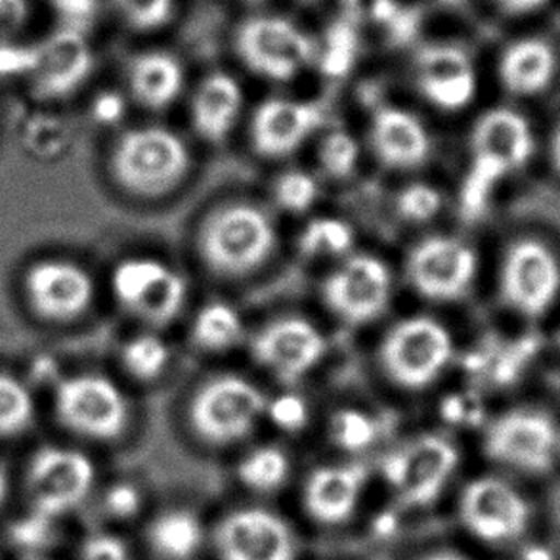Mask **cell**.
Here are the masks:
<instances>
[{
	"mask_svg": "<svg viewBox=\"0 0 560 560\" xmlns=\"http://www.w3.org/2000/svg\"><path fill=\"white\" fill-rule=\"evenodd\" d=\"M94 114L102 122H115L121 119L125 114V102L119 94L115 92H106L104 96H100L94 104Z\"/></svg>",
	"mask_w": 560,
	"mask_h": 560,
	"instance_id": "7dc6e473",
	"label": "cell"
},
{
	"mask_svg": "<svg viewBox=\"0 0 560 560\" xmlns=\"http://www.w3.org/2000/svg\"><path fill=\"white\" fill-rule=\"evenodd\" d=\"M148 546L163 560H191L207 541L205 524L191 509H168L145 530Z\"/></svg>",
	"mask_w": 560,
	"mask_h": 560,
	"instance_id": "4316f807",
	"label": "cell"
},
{
	"mask_svg": "<svg viewBox=\"0 0 560 560\" xmlns=\"http://www.w3.org/2000/svg\"><path fill=\"white\" fill-rule=\"evenodd\" d=\"M135 30H158L171 20L173 0H115Z\"/></svg>",
	"mask_w": 560,
	"mask_h": 560,
	"instance_id": "ab89813d",
	"label": "cell"
},
{
	"mask_svg": "<svg viewBox=\"0 0 560 560\" xmlns=\"http://www.w3.org/2000/svg\"><path fill=\"white\" fill-rule=\"evenodd\" d=\"M447 2H455V0H447Z\"/></svg>",
	"mask_w": 560,
	"mask_h": 560,
	"instance_id": "db71d44e",
	"label": "cell"
},
{
	"mask_svg": "<svg viewBox=\"0 0 560 560\" xmlns=\"http://www.w3.org/2000/svg\"><path fill=\"white\" fill-rule=\"evenodd\" d=\"M354 243L352 228L339 219H316L306 224L299 237L304 257H341Z\"/></svg>",
	"mask_w": 560,
	"mask_h": 560,
	"instance_id": "1f68e13d",
	"label": "cell"
},
{
	"mask_svg": "<svg viewBox=\"0 0 560 560\" xmlns=\"http://www.w3.org/2000/svg\"><path fill=\"white\" fill-rule=\"evenodd\" d=\"M20 560H48L45 557H22Z\"/></svg>",
	"mask_w": 560,
	"mask_h": 560,
	"instance_id": "816d5d0a",
	"label": "cell"
},
{
	"mask_svg": "<svg viewBox=\"0 0 560 560\" xmlns=\"http://www.w3.org/2000/svg\"><path fill=\"white\" fill-rule=\"evenodd\" d=\"M22 295L31 314L48 326H71L86 316L96 299L91 272L75 260H33L22 276Z\"/></svg>",
	"mask_w": 560,
	"mask_h": 560,
	"instance_id": "30bf717a",
	"label": "cell"
},
{
	"mask_svg": "<svg viewBox=\"0 0 560 560\" xmlns=\"http://www.w3.org/2000/svg\"><path fill=\"white\" fill-rule=\"evenodd\" d=\"M350 23L370 22L383 25L394 45H406L416 37L421 12L401 7L398 0H342Z\"/></svg>",
	"mask_w": 560,
	"mask_h": 560,
	"instance_id": "83f0119b",
	"label": "cell"
},
{
	"mask_svg": "<svg viewBox=\"0 0 560 560\" xmlns=\"http://www.w3.org/2000/svg\"><path fill=\"white\" fill-rule=\"evenodd\" d=\"M191 339L199 349L209 350V352H224L242 341V318L230 304H205L194 319Z\"/></svg>",
	"mask_w": 560,
	"mask_h": 560,
	"instance_id": "f1b7e54d",
	"label": "cell"
},
{
	"mask_svg": "<svg viewBox=\"0 0 560 560\" xmlns=\"http://www.w3.org/2000/svg\"><path fill=\"white\" fill-rule=\"evenodd\" d=\"M459 467L454 442L440 434H423L396 450L383 462V477L401 508L424 509L442 498Z\"/></svg>",
	"mask_w": 560,
	"mask_h": 560,
	"instance_id": "8fae6325",
	"label": "cell"
},
{
	"mask_svg": "<svg viewBox=\"0 0 560 560\" xmlns=\"http://www.w3.org/2000/svg\"><path fill=\"white\" fill-rule=\"evenodd\" d=\"M235 472L247 490L272 493L288 482L291 463L280 447L260 446L243 457Z\"/></svg>",
	"mask_w": 560,
	"mask_h": 560,
	"instance_id": "f546056e",
	"label": "cell"
},
{
	"mask_svg": "<svg viewBox=\"0 0 560 560\" xmlns=\"http://www.w3.org/2000/svg\"><path fill=\"white\" fill-rule=\"evenodd\" d=\"M114 295L125 311L153 326H165L183 311L186 281L153 258H125L112 273Z\"/></svg>",
	"mask_w": 560,
	"mask_h": 560,
	"instance_id": "5bb4252c",
	"label": "cell"
},
{
	"mask_svg": "<svg viewBox=\"0 0 560 560\" xmlns=\"http://www.w3.org/2000/svg\"><path fill=\"white\" fill-rule=\"evenodd\" d=\"M324 125V109L311 102L268 100L257 107L250 140L258 155L278 160L296 152Z\"/></svg>",
	"mask_w": 560,
	"mask_h": 560,
	"instance_id": "7402d4cb",
	"label": "cell"
},
{
	"mask_svg": "<svg viewBox=\"0 0 560 560\" xmlns=\"http://www.w3.org/2000/svg\"><path fill=\"white\" fill-rule=\"evenodd\" d=\"M326 337L303 318H281L262 327L253 339L258 364L283 381H296L326 357Z\"/></svg>",
	"mask_w": 560,
	"mask_h": 560,
	"instance_id": "ffe728a7",
	"label": "cell"
},
{
	"mask_svg": "<svg viewBox=\"0 0 560 560\" xmlns=\"http://www.w3.org/2000/svg\"><path fill=\"white\" fill-rule=\"evenodd\" d=\"M454 357V339L439 319L413 316L385 335L378 358L396 385L419 390L442 375Z\"/></svg>",
	"mask_w": 560,
	"mask_h": 560,
	"instance_id": "52a82bcc",
	"label": "cell"
},
{
	"mask_svg": "<svg viewBox=\"0 0 560 560\" xmlns=\"http://www.w3.org/2000/svg\"><path fill=\"white\" fill-rule=\"evenodd\" d=\"M266 416L281 431L301 432L308 423V406L296 394H283L266 404Z\"/></svg>",
	"mask_w": 560,
	"mask_h": 560,
	"instance_id": "b9f144b4",
	"label": "cell"
},
{
	"mask_svg": "<svg viewBox=\"0 0 560 560\" xmlns=\"http://www.w3.org/2000/svg\"><path fill=\"white\" fill-rule=\"evenodd\" d=\"M102 508L114 521H132L144 508V495L132 482H115L104 492Z\"/></svg>",
	"mask_w": 560,
	"mask_h": 560,
	"instance_id": "60d3db41",
	"label": "cell"
},
{
	"mask_svg": "<svg viewBox=\"0 0 560 560\" xmlns=\"http://www.w3.org/2000/svg\"><path fill=\"white\" fill-rule=\"evenodd\" d=\"M372 145L385 167L416 168L431 155V135L416 115L386 106L373 115Z\"/></svg>",
	"mask_w": 560,
	"mask_h": 560,
	"instance_id": "cb8c5ba5",
	"label": "cell"
},
{
	"mask_svg": "<svg viewBox=\"0 0 560 560\" xmlns=\"http://www.w3.org/2000/svg\"><path fill=\"white\" fill-rule=\"evenodd\" d=\"M555 339H557V347H559L560 352V326L559 329H557V337H555Z\"/></svg>",
	"mask_w": 560,
	"mask_h": 560,
	"instance_id": "f5cc1de1",
	"label": "cell"
},
{
	"mask_svg": "<svg viewBox=\"0 0 560 560\" xmlns=\"http://www.w3.org/2000/svg\"><path fill=\"white\" fill-rule=\"evenodd\" d=\"M417 560H469L463 555L455 553V551H432V553L424 555L421 559Z\"/></svg>",
	"mask_w": 560,
	"mask_h": 560,
	"instance_id": "f907efd6",
	"label": "cell"
},
{
	"mask_svg": "<svg viewBox=\"0 0 560 560\" xmlns=\"http://www.w3.org/2000/svg\"><path fill=\"white\" fill-rule=\"evenodd\" d=\"M278 234L272 220L249 203L222 205L203 220L197 250L203 265L217 276L240 278L265 266L272 257Z\"/></svg>",
	"mask_w": 560,
	"mask_h": 560,
	"instance_id": "7a4b0ae2",
	"label": "cell"
},
{
	"mask_svg": "<svg viewBox=\"0 0 560 560\" xmlns=\"http://www.w3.org/2000/svg\"><path fill=\"white\" fill-rule=\"evenodd\" d=\"M501 301L523 318L536 319L553 311L560 299V258L538 237L511 243L500 266Z\"/></svg>",
	"mask_w": 560,
	"mask_h": 560,
	"instance_id": "ba28073f",
	"label": "cell"
},
{
	"mask_svg": "<svg viewBox=\"0 0 560 560\" xmlns=\"http://www.w3.org/2000/svg\"><path fill=\"white\" fill-rule=\"evenodd\" d=\"M52 408L66 431L91 442H114L129 427L127 396L112 378L98 373L61 378L54 388Z\"/></svg>",
	"mask_w": 560,
	"mask_h": 560,
	"instance_id": "5b68a950",
	"label": "cell"
},
{
	"mask_svg": "<svg viewBox=\"0 0 560 560\" xmlns=\"http://www.w3.org/2000/svg\"><path fill=\"white\" fill-rule=\"evenodd\" d=\"M191 158L183 138L161 127L125 130L109 153V173L125 191L160 197L188 176Z\"/></svg>",
	"mask_w": 560,
	"mask_h": 560,
	"instance_id": "3957f363",
	"label": "cell"
},
{
	"mask_svg": "<svg viewBox=\"0 0 560 560\" xmlns=\"http://www.w3.org/2000/svg\"><path fill=\"white\" fill-rule=\"evenodd\" d=\"M96 486L89 455L68 446L38 447L23 470V493L30 511L60 521L81 508Z\"/></svg>",
	"mask_w": 560,
	"mask_h": 560,
	"instance_id": "277c9868",
	"label": "cell"
},
{
	"mask_svg": "<svg viewBox=\"0 0 560 560\" xmlns=\"http://www.w3.org/2000/svg\"><path fill=\"white\" fill-rule=\"evenodd\" d=\"M318 191V183L303 171H289L273 186L276 201L281 209L289 212L308 211L316 201Z\"/></svg>",
	"mask_w": 560,
	"mask_h": 560,
	"instance_id": "74e56055",
	"label": "cell"
},
{
	"mask_svg": "<svg viewBox=\"0 0 560 560\" xmlns=\"http://www.w3.org/2000/svg\"><path fill=\"white\" fill-rule=\"evenodd\" d=\"M168 347L155 335H137L125 342L121 349V364L125 372L138 381H153L167 368Z\"/></svg>",
	"mask_w": 560,
	"mask_h": 560,
	"instance_id": "d6a6232c",
	"label": "cell"
},
{
	"mask_svg": "<svg viewBox=\"0 0 560 560\" xmlns=\"http://www.w3.org/2000/svg\"><path fill=\"white\" fill-rule=\"evenodd\" d=\"M30 20L27 0H0V38H10Z\"/></svg>",
	"mask_w": 560,
	"mask_h": 560,
	"instance_id": "bcb514c9",
	"label": "cell"
},
{
	"mask_svg": "<svg viewBox=\"0 0 560 560\" xmlns=\"http://www.w3.org/2000/svg\"><path fill=\"white\" fill-rule=\"evenodd\" d=\"M68 30L83 33L98 14V0H50Z\"/></svg>",
	"mask_w": 560,
	"mask_h": 560,
	"instance_id": "ee69618b",
	"label": "cell"
},
{
	"mask_svg": "<svg viewBox=\"0 0 560 560\" xmlns=\"http://www.w3.org/2000/svg\"><path fill=\"white\" fill-rule=\"evenodd\" d=\"M319 165L334 178H347L354 173L360 158L357 140L345 130L329 132L319 144Z\"/></svg>",
	"mask_w": 560,
	"mask_h": 560,
	"instance_id": "d590c367",
	"label": "cell"
},
{
	"mask_svg": "<svg viewBox=\"0 0 560 560\" xmlns=\"http://www.w3.org/2000/svg\"><path fill=\"white\" fill-rule=\"evenodd\" d=\"M92 68L94 56L83 33L63 27L33 46L27 79L40 98H63L89 79Z\"/></svg>",
	"mask_w": 560,
	"mask_h": 560,
	"instance_id": "d6986e66",
	"label": "cell"
},
{
	"mask_svg": "<svg viewBox=\"0 0 560 560\" xmlns=\"http://www.w3.org/2000/svg\"><path fill=\"white\" fill-rule=\"evenodd\" d=\"M416 77L421 94L442 112H459L477 98V68L463 46H423L416 56Z\"/></svg>",
	"mask_w": 560,
	"mask_h": 560,
	"instance_id": "44dd1931",
	"label": "cell"
},
{
	"mask_svg": "<svg viewBox=\"0 0 560 560\" xmlns=\"http://www.w3.org/2000/svg\"><path fill=\"white\" fill-rule=\"evenodd\" d=\"M368 470L362 465H324L312 470L303 486L304 513L322 526H341L357 515Z\"/></svg>",
	"mask_w": 560,
	"mask_h": 560,
	"instance_id": "603a6c76",
	"label": "cell"
},
{
	"mask_svg": "<svg viewBox=\"0 0 560 560\" xmlns=\"http://www.w3.org/2000/svg\"><path fill=\"white\" fill-rule=\"evenodd\" d=\"M247 68L272 81H289L316 56L312 38L281 18H253L235 38Z\"/></svg>",
	"mask_w": 560,
	"mask_h": 560,
	"instance_id": "9a60e30c",
	"label": "cell"
},
{
	"mask_svg": "<svg viewBox=\"0 0 560 560\" xmlns=\"http://www.w3.org/2000/svg\"><path fill=\"white\" fill-rule=\"evenodd\" d=\"M485 454L505 469L547 475L560 457V424L546 409L513 408L488 424Z\"/></svg>",
	"mask_w": 560,
	"mask_h": 560,
	"instance_id": "8992f818",
	"label": "cell"
},
{
	"mask_svg": "<svg viewBox=\"0 0 560 560\" xmlns=\"http://www.w3.org/2000/svg\"><path fill=\"white\" fill-rule=\"evenodd\" d=\"M324 301L337 318L360 326L381 316L390 299V272L370 255L350 257L324 283Z\"/></svg>",
	"mask_w": 560,
	"mask_h": 560,
	"instance_id": "ac0fdd59",
	"label": "cell"
},
{
	"mask_svg": "<svg viewBox=\"0 0 560 560\" xmlns=\"http://www.w3.org/2000/svg\"><path fill=\"white\" fill-rule=\"evenodd\" d=\"M242 104V89L232 77L226 73L207 77L191 100L194 129L207 142H224L234 129Z\"/></svg>",
	"mask_w": 560,
	"mask_h": 560,
	"instance_id": "d4e9b609",
	"label": "cell"
},
{
	"mask_svg": "<svg viewBox=\"0 0 560 560\" xmlns=\"http://www.w3.org/2000/svg\"><path fill=\"white\" fill-rule=\"evenodd\" d=\"M547 160L555 173L560 176V121L555 125L551 135L547 138Z\"/></svg>",
	"mask_w": 560,
	"mask_h": 560,
	"instance_id": "c3c4849f",
	"label": "cell"
},
{
	"mask_svg": "<svg viewBox=\"0 0 560 560\" xmlns=\"http://www.w3.org/2000/svg\"><path fill=\"white\" fill-rule=\"evenodd\" d=\"M37 419L35 396L22 378L0 372V440L18 439Z\"/></svg>",
	"mask_w": 560,
	"mask_h": 560,
	"instance_id": "4dcf8cb0",
	"label": "cell"
},
{
	"mask_svg": "<svg viewBox=\"0 0 560 560\" xmlns=\"http://www.w3.org/2000/svg\"><path fill=\"white\" fill-rule=\"evenodd\" d=\"M329 436L335 446L358 454L372 446L377 439V427L372 417L360 409H341L329 423Z\"/></svg>",
	"mask_w": 560,
	"mask_h": 560,
	"instance_id": "836d02e7",
	"label": "cell"
},
{
	"mask_svg": "<svg viewBox=\"0 0 560 560\" xmlns=\"http://www.w3.org/2000/svg\"><path fill=\"white\" fill-rule=\"evenodd\" d=\"M408 280L429 301H457L477 280L478 257L467 243L432 235L417 243L408 257Z\"/></svg>",
	"mask_w": 560,
	"mask_h": 560,
	"instance_id": "2e32d148",
	"label": "cell"
},
{
	"mask_svg": "<svg viewBox=\"0 0 560 560\" xmlns=\"http://www.w3.org/2000/svg\"><path fill=\"white\" fill-rule=\"evenodd\" d=\"M211 544L219 560H296L299 539L283 516L265 508H240L214 524Z\"/></svg>",
	"mask_w": 560,
	"mask_h": 560,
	"instance_id": "4fadbf2b",
	"label": "cell"
},
{
	"mask_svg": "<svg viewBox=\"0 0 560 560\" xmlns=\"http://www.w3.org/2000/svg\"><path fill=\"white\" fill-rule=\"evenodd\" d=\"M396 207L404 220L413 224H423L434 219L442 209V196L436 188L429 184H411L401 189L400 196L396 199Z\"/></svg>",
	"mask_w": 560,
	"mask_h": 560,
	"instance_id": "f35d334b",
	"label": "cell"
},
{
	"mask_svg": "<svg viewBox=\"0 0 560 560\" xmlns=\"http://www.w3.org/2000/svg\"><path fill=\"white\" fill-rule=\"evenodd\" d=\"M268 400L257 386L235 375L207 381L189 406V423L199 439L211 446H228L247 439Z\"/></svg>",
	"mask_w": 560,
	"mask_h": 560,
	"instance_id": "9c48e42d",
	"label": "cell"
},
{
	"mask_svg": "<svg viewBox=\"0 0 560 560\" xmlns=\"http://www.w3.org/2000/svg\"><path fill=\"white\" fill-rule=\"evenodd\" d=\"M462 526L488 546H508L523 538L532 509L524 493L500 477H477L465 486L457 503Z\"/></svg>",
	"mask_w": 560,
	"mask_h": 560,
	"instance_id": "7c38bea8",
	"label": "cell"
},
{
	"mask_svg": "<svg viewBox=\"0 0 560 560\" xmlns=\"http://www.w3.org/2000/svg\"><path fill=\"white\" fill-rule=\"evenodd\" d=\"M79 560H130V549L119 536L98 532L81 544Z\"/></svg>",
	"mask_w": 560,
	"mask_h": 560,
	"instance_id": "7bdbcfd3",
	"label": "cell"
},
{
	"mask_svg": "<svg viewBox=\"0 0 560 560\" xmlns=\"http://www.w3.org/2000/svg\"><path fill=\"white\" fill-rule=\"evenodd\" d=\"M536 153L530 119L513 107H492L478 117L469 142V167L459 189L463 219H478L495 189L528 167Z\"/></svg>",
	"mask_w": 560,
	"mask_h": 560,
	"instance_id": "6da1fadb",
	"label": "cell"
},
{
	"mask_svg": "<svg viewBox=\"0 0 560 560\" xmlns=\"http://www.w3.org/2000/svg\"><path fill=\"white\" fill-rule=\"evenodd\" d=\"M518 560H557L555 553L544 544H530L521 551Z\"/></svg>",
	"mask_w": 560,
	"mask_h": 560,
	"instance_id": "681fc988",
	"label": "cell"
},
{
	"mask_svg": "<svg viewBox=\"0 0 560 560\" xmlns=\"http://www.w3.org/2000/svg\"><path fill=\"white\" fill-rule=\"evenodd\" d=\"M490 4L503 18L516 22H530L544 15L557 4V0H490Z\"/></svg>",
	"mask_w": 560,
	"mask_h": 560,
	"instance_id": "f6af8a7d",
	"label": "cell"
},
{
	"mask_svg": "<svg viewBox=\"0 0 560 560\" xmlns=\"http://www.w3.org/2000/svg\"><path fill=\"white\" fill-rule=\"evenodd\" d=\"M56 523L58 521L30 511L12 524L10 541L22 549L23 557H43V549L52 544Z\"/></svg>",
	"mask_w": 560,
	"mask_h": 560,
	"instance_id": "8d00e7d4",
	"label": "cell"
},
{
	"mask_svg": "<svg viewBox=\"0 0 560 560\" xmlns=\"http://www.w3.org/2000/svg\"><path fill=\"white\" fill-rule=\"evenodd\" d=\"M498 81L509 96L539 98L559 83L560 43L549 30H528L508 40L498 56Z\"/></svg>",
	"mask_w": 560,
	"mask_h": 560,
	"instance_id": "e0dca14e",
	"label": "cell"
},
{
	"mask_svg": "<svg viewBox=\"0 0 560 560\" xmlns=\"http://www.w3.org/2000/svg\"><path fill=\"white\" fill-rule=\"evenodd\" d=\"M358 56V35L349 20L335 22L326 35V48L319 68L329 77H345L354 66Z\"/></svg>",
	"mask_w": 560,
	"mask_h": 560,
	"instance_id": "e575fe53",
	"label": "cell"
},
{
	"mask_svg": "<svg viewBox=\"0 0 560 560\" xmlns=\"http://www.w3.org/2000/svg\"><path fill=\"white\" fill-rule=\"evenodd\" d=\"M129 84L138 104L163 109L171 106L183 91L184 71L168 54H140L130 63Z\"/></svg>",
	"mask_w": 560,
	"mask_h": 560,
	"instance_id": "484cf974",
	"label": "cell"
}]
</instances>
